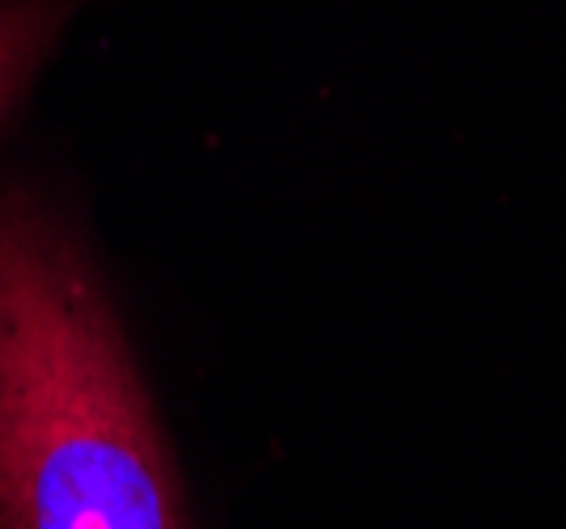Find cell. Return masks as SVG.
<instances>
[{
    "mask_svg": "<svg viewBox=\"0 0 566 529\" xmlns=\"http://www.w3.org/2000/svg\"><path fill=\"white\" fill-rule=\"evenodd\" d=\"M0 529H187L106 289L30 191L0 199Z\"/></svg>",
    "mask_w": 566,
    "mask_h": 529,
    "instance_id": "cell-1",
    "label": "cell"
},
{
    "mask_svg": "<svg viewBox=\"0 0 566 529\" xmlns=\"http://www.w3.org/2000/svg\"><path fill=\"white\" fill-rule=\"evenodd\" d=\"M64 22V0H0V120Z\"/></svg>",
    "mask_w": 566,
    "mask_h": 529,
    "instance_id": "cell-2",
    "label": "cell"
}]
</instances>
